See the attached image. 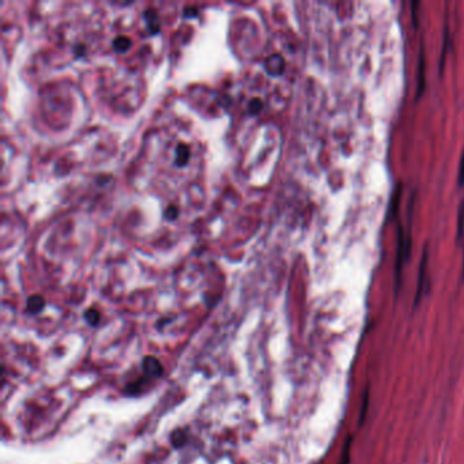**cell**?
I'll list each match as a JSON object with an SVG mask.
<instances>
[{"mask_svg":"<svg viewBox=\"0 0 464 464\" xmlns=\"http://www.w3.org/2000/svg\"><path fill=\"white\" fill-rule=\"evenodd\" d=\"M85 319H86V322L92 325V327H97L99 323V313L95 309H89L85 313Z\"/></svg>","mask_w":464,"mask_h":464,"instance_id":"12","label":"cell"},{"mask_svg":"<svg viewBox=\"0 0 464 464\" xmlns=\"http://www.w3.org/2000/svg\"><path fill=\"white\" fill-rule=\"evenodd\" d=\"M45 306V301L44 298L36 294V296H32V297H29L28 300V310L30 313H40L41 310L44 309Z\"/></svg>","mask_w":464,"mask_h":464,"instance_id":"7","label":"cell"},{"mask_svg":"<svg viewBox=\"0 0 464 464\" xmlns=\"http://www.w3.org/2000/svg\"><path fill=\"white\" fill-rule=\"evenodd\" d=\"M143 16H144V20H146L149 30H150L151 33L158 32L159 28H161V24H159L158 14L155 12V10H146Z\"/></svg>","mask_w":464,"mask_h":464,"instance_id":"6","label":"cell"},{"mask_svg":"<svg viewBox=\"0 0 464 464\" xmlns=\"http://www.w3.org/2000/svg\"><path fill=\"white\" fill-rule=\"evenodd\" d=\"M425 56H424V49H420L419 55V74H418V95L422 94L425 89Z\"/></svg>","mask_w":464,"mask_h":464,"instance_id":"9","label":"cell"},{"mask_svg":"<svg viewBox=\"0 0 464 464\" xmlns=\"http://www.w3.org/2000/svg\"><path fill=\"white\" fill-rule=\"evenodd\" d=\"M463 260H464V259H463ZM463 275H464V262H463Z\"/></svg>","mask_w":464,"mask_h":464,"instance_id":"19","label":"cell"},{"mask_svg":"<svg viewBox=\"0 0 464 464\" xmlns=\"http://www.w3.org/2000/svg\"><path fill=\"white\" fill-rule=\"evenodd\" d=\"M264 67H266V71L270 75L278 76L285 70V60L281 55H271L270 57H267Z\"/></svg>","mask_w":464,"mask_h":464,"instance_id":"3","label":"cell"},{"mask_svg":"<svg viewBox=\"0 0 464 464\" xmlns=\"http://www.w3.org/2000/svg\"><path fill=\"white\" fill-rule=\"evenodd\" d=\"M410 237L405 234L403 229H399V240H397V256H396V285L400 282L402 267L410 256Z\"/></svg>","mask_w":464,"mask_h":464,"instance_id":"1","label":"cell"},{"mask_svg":"<svg viewBox=\"0 0 464 464\" xmlns=\"http://www.w3.org/2000/svg\"><path fill=\"white\" fill-rule=\"evenodd\" d=\"M459 184L464 185V151L463 154H461L460 166H459Z\"/></svg>","mask_w":464,"mask_h":464,"instance_id":"17","label":"cell"},{"mask_svg":"<svg viewBox=\"0 0 464 464\" xmlns=\"http://www.w3.org/2000/svg\"><path fill=\"white\" fill-rule=\"evenodd\" d=\"M177 217H179V210L176 207H167L166 210H165V218L169 219V221H173Z\"/></svg>","mask_w":464,"mask_h":464,"instance_id":"15","label":"cell"},{"mask_svg":"<svg viewBox=\"0 0 464 464\" xmlns=\"http://www.w3.org/2000/svg\"><path fill=\"white\" fill-rule=\"evenodd\" d=\"M192 157V151H191V147L185 143H179L177 146H176L175 150V161L176 165L179 167H184L186 166L188 163H189V159Z\"/></svg>","mask_w":464,"mask_h":464,"instance_id":"4","label":"cell"},{"mask_svg":"<svg viewBox=\"0 0 464 464\" xmlns=\"http://www.w3.org/2000/svg\"><path fill=\"white\" fill-rule=\"evenodd\" d=\"M428 246L425 248L424 255H422V262H420L419 267V278H418V289H417V296H415V305L418 304V301L422 297V291H424V285H425V278H426V271H428Z\"/></svg>","mask_w":464,"mask_h":464,"instance_id":"5","label":"cell"},{"mask_svg":"<svg viewBox=\"0 0 464 464\" xmlns=\"http://www.w3.org/2000/svg\"><path fill=\"white\" fill-rule=\"evenodd\" d=\"M112 45H113V49H115L117 53H125V52L131 48V41H130L128 37L119 36L113 40Z\"/></svg>","mask_w":464,"mask_h":464,"instance_id":"8","label":"cell"},{"mask_svg":"<svg viewBox=\"0 0 464 464\" xmlns=\"http://www.w3.org/2000/svg\"><path fill=\"white\" fill-rule=\"evenodd\" d=\"M417 6H418L417 2H414V3H413V16H414V25H415V26H417V25H418V19H417Z\"/></svg>","mask_w":464,"mask_h":464,"instance_id":"18","label":"cell"},{"mask_svg":"<svg viewBox=\"0 0 464 464\" xmlns=\"http://www.w3.org/2000/svg\"><path fill=\"white\" fill-rule=\"evenodd\" d=\"M263 108V103L260 99H252L248 105V109H249L250 115H258L260 109Z\"/></svg>","mask_w":464,"mask_h":464,"instance_id":"14","label":"cell"},{"mask_svg":"<svg viewBox=\"0 0 464 464\" xmlns=\"http://www.w3.org/2000/svg\"><path fill=\"white\" fill-rule=\"evenodd\" d=\"M142 369L146 377H161L163 374V368L161 365V362L155 357H150V355L143 358Z\"/></svg>","mask_w":464,"mask_h":464,"instance_id":"2","label":"cell"},{"mask_svg":"<svg viewBox=\"0 0 464 464\" xmlns=\"http://www.w3.org/2000/svg\"><path fill=\"white\" fill-rule=\"evenodd\" d=\"M368 402H369V396H368V393H366L365 396H364V405H362L361 414H360V426H361V425L364 424V420H365L366 410H368Z\"/></svg>","mask_w":464,"mask_h":464,"instance_id":"16","label":"cell"},{"mask_svg":"<svg viewBox=\"0 0 464 464\" xmlns=\"http://www.w3.org/2000/svg\"><path fill=\"white\" fill-rule=\"evenodd\" d=\"M143 384H144V380L139 378V380L135 381V383L128 384L127 387H125V389H124V392L127 393V395H131V396H134V395H139V393L142 392Z\"/></svg>","mask_w":464,"mask_h":464,"instance_id":"11","label":"cell"},{"mask_svg":"<svg viewBox=\"0 0 464 464\" xmlns=\"http://www.w3.org/2000/svg\"><path fill=\"white\" fill-rule=\"evenodd\" d=\"M171 441H172V445H173L175 448H181V447L185 444V441H186L185 433H184L181 429H179V430H175V432L172 433Z\"/></svg>","mask_w":464,"mask_h":464,"instance_id":"10","label":"cell"},{"mask_svg":"<svg viewBox=\"0 0 464 464\" xmlns=\"http://www.w3.org/2000/svg\"><path fill=\"white\" fill-rule=\"evenodd\" d=\"M350 448H351V438L349 437V440L346 442L345 449H343V453H342V459L339 463L341 464H349L350 461Z\"/></svg>","mask_w":464,"mask_h":464,"instance_id":"13","label":"cell"}]
</instances>
